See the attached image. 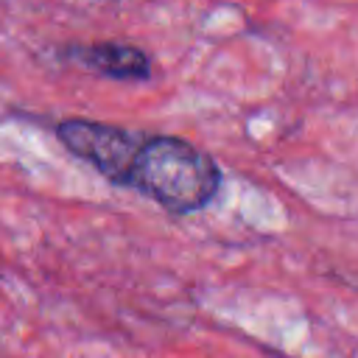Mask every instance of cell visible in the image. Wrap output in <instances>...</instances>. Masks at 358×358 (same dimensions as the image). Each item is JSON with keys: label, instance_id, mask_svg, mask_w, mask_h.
<instances>
[{"label": "cell", "instance_id": "obj_3", "mask_svg": "<svg viewBox=\"0 0 358 358\" xmlns=\"http://www.w3.org/2000/svg\"><path fill=\"white\" fill-rule=\"evenodd\" d=\"M67 59H76L81 67L115 78V81H145L151 78V59L143 48L129 42H90L67 48Z\"/></svg>", "mask_w": 358, "mask_h": 358}, {"label": "cell", "instance_id": "obj_2", "mask_svg": "<svg viewBox=\"0 0 358 358\" xmlns=\"http://www.w3.org/2000/svg\"><path fill=\"white\" fill-rule=\"evenodd\" d=\"M56 137L73 157L92 165L112 185H129L134 159L145 143V134L140 131L87 117L62 120L56 126Z\"/></svg>", "mask_w": 358, "mask_h": 358}, {"label": "cell", "instance_id": "obj_1", "mask_svg": "<svg viewBox=\"0 0 358 358\" xmlns=\"http://www.w3.org/2000/svg\"><path fill=\"white\" fill-rule=\"evenodd\" d=\"M218 162L193 143L171 134L145 137L129 185L173 215L204 210L221 190Z\"/></svg>", "mask_w": 358, "mask_h": 358}]
</instances>
